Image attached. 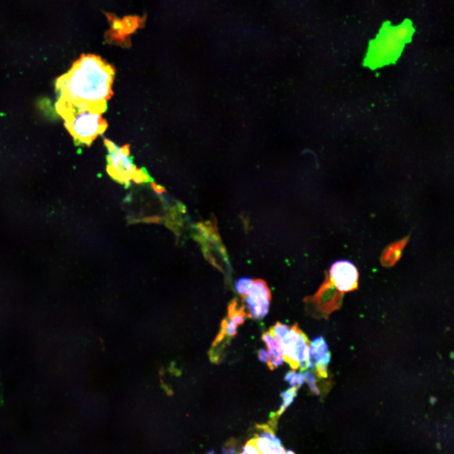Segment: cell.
Instances as JSON below:
<instances>
[{
	"label": "cell",
	"instance_id": "obj_9",
	"mask_svg": "<svg viewBox=\"0 0 454 454\" xmlns=\"http://www.w3.org/2000/svg\"><path fill=\"white\" fill-rule=\"evenodd\" d=\"M309 357L308 368L315 370L318 378H326L328 364L331 361V355L327 344L322 337H317L312 341Z\"/></svg>",
	"mask_w": 454,
	"mask_h": 454
},
{
	"label": "cell",
	"instance_id": "obj_11",
	"mask_svg": "<svg viewBox=\"0 0 454 454\" xmlns=\"http://www.w3.org/2000/svg\"><path fill=\"white\" fill-rule=\"evenodd\" d=\"M409 240V237L403 238L399 241L389 245L383 252L380 263L383 267L388 268L393 267L400 260L403 251Z\"/></svg>",
	"mask_w": 454,
	"mask_h": 454
},
{
	"label": "cell",
	"instance_id": "obj_7",
	"mask_svg": "<svg viewBox=\"0 0 454 454\" xmlns=\"http://www.w3.org/2000/svg\"><path fill=\"white\" fill-rule=\"evenodd\" d=\"M342 296L343 293L337 290L327 277L318 292L313 297H307L304 302L307 309H310L308 311L314 308L313 313L316 311L327 314L338 307V302Z\"/></svg>",
	"mask_w": 454,
	"mask_h": 454
},
{
	"label": "cell",
	"instance_id": "obj_4",
	"mask_svg": "<svg viewBox=\"0 0 454 454\" xmlns=\"http://www.w3.org/2000/svg\"><path fill=\"white\" fill-rule=\"evenodd\" d=\"M235 289L246 304L249 318L262 319L268 315L272 293L265 281L242 277L236 282Z\"/></svg>",
	"mask_w": 454,
	"mask_h": 454
},
{
	"label": "cell",
	"instance_id": "obj_5",
	"mask_svg": "<svg viewBox=\"0 0 454 454\" xmlns=\"http://www.w3.org/2000/svg\"><path fill=\"white\" fill-rule=\"evenodd\" d=\"M104 144L108 151L107 173L119 184L129 187L130 181L140 176L143 169L137 168L133 163L129 144L119 147L109 139H105Z\"/></svg>",
	"mask_w": 454,
	"mask_h": 454
},
{
	"label": "cell",
	"instance_id": "obj_13",
	"mask_svg": "<svg viewBox=\"0 0 454 454\" xmlns=\"http://www.w3.org/2000/svg\"><path fill=\"white\" fill-rule=\"evenodd\" d=\"M299 389L295 386H291L290 388L285 391L281 392V396L283 398V405L281 408L280 411H283L286 409L291 403L293 402V400L297 395V392Z\"/></svg>",
	"mask_w": 454,
	"mask_h": 454
},
{
	"label": "cell",
	"instance_id": "obj_12",
	"mask_svg": "<svg viewBox=\"0 0 454 454\" xmlns=\"http://www.w3.org/2000/svg\"><path fill=\"white\" fill-rule=\"evenodd\" d=\"M285 380L288 382L291 386L297 387L299 389L305 381L304 373H297L293 370L289 371L285 376Z\"/></svg>",
	"mask_w": 454,
	"mask_h": 454
},
{
	"label": "cell",
	"instance_id": "obj_3",
	"mask_svg": "<svg viewBox=\"0 0 454 454\" xmlns=\"http://www.w3.org/2000/svg\"><path fill=\"white\" fill-rule=\"evenodd\" d=\"M66 129L77 144L90 146L107 128L102 113L95 111H77L63 117Z\"/></svg>",
	"mask_w": 454,
	"mask_h": 454
},
{
	"label": "cell",
	"instance_id": "obj_14",
	"mask_svg": "<svg viewBox=\"0 0 454 454\" xmlns=\"http://www.w3.org/2000/svg\"><path fill=\"white\" fill-rule=\"evenodd\" d=\"M305 381L307 383L309 389L311 390L313 393L316 395H319L320 391L317 386V380L315 373L312 371H306L304 373Z\"/></svg>",
	"mask_w": 454,
	"mask_h": 454
},
{
	"label": "cell",
	"instance_id": "obj_16",
	"mask_svg": "<svg viewBox=\"0 0 454 454\" xmlns=\"http://www.w3.org/2000/svg\"><path fill=\"white\" fill-rule=\"evenodd\" d=\"M144 223L160 224L162 222V218L158 216L147 217L142 220Z\"/></svg>",
	"mask_w": 454,
	"mask_h": 454
},
{
	"label": "cell",
	"instance_id": "obj_17",
	"mask_svg": "<svg viewBox=\"0 0 454 454\" xmlns=\"http://www.w3.org/2000/svg\"><path fill=\"white\" fill-rule=\"evenodd\" d=\"M151 184L153 189L154 190V191L157 192V193L162 194L163 193H164V192H166V190L164 187L156 184L155 181H151Z\"/></svg>",
	"mask_w": 454,
	"mask_h": 454
},
{
	"label": "cell",
	"instance_id": "obj_15",
	"mask_svg": "<svg viewBox=\"0 0 454 454\" xmlns=\"http://www.w3.org/2000/svg\"><path fill=\"white\" fill-rule=\"evenodd\" d=\"M258 359L263 363H267L268 362V354L267 351L261 349L258 351Z\"/></svg>",
	"mask_w": 454,
	"mask_h": 454
},
{
	"label": "cell",
	"instance_id": "obj_2",
	"mask_svg": "<svg viewBox=\"0 0 454 454\" xmlns=\"http://www.w3.org/2000/svg\"><path fill=\"white\" fill-rule=\"evenodd\" d=\"M413 33L411 25L406 23L398 27H386L371 45L369 63L380 66L393 61L400 55L404 45Z\"/></svg>",
	"mask_w": 454,
	"mask_h": 454
},
{
	"label": "cell",
	"instance_id": "obj_6",
	"mask_svg": "<svg viewBox=\"0 0 454 454\" xmlns=\"http://www.w3.org/2000/svg\"><path fill=\"white\" fill-rule=\"evenodd\" d=\"M110 29L105 33V40L108 43L128 47L130 45V37L144 25L145 17L138 16H126L120 19L115 15L105 13Z\"/></svg>",
	"mask_w": 454,
	"mask_h": 454
},
{
	"label": "cell",
	"instance_id": "obj_1",
	"mask_svg": "<svg viewBox=\"0 0 454 454\" xmlns=\"http://www.w3.org/2000/svg\"><path fill=\"white\" fill-rule=\"evenodd\" d=\"M115 68L100 56L82 54L66 74L57 79L56 105L70 111L92 110L104 112L114 95L112 86Z\"/></svg>",
	"mask_w": 454,
	"mask_h": 454
},
{
	"label": "cell",
	"instance_id": "obj_10",
	"mask_svg": "<svg viewBox=\"0 0 454 454\" xmlns=\"http://www.w3.org/2000/svg\"><path fill=\"white\" fill-rule=\"evenodd\" d=\"M262 339L268 348V366L270 370H273L283 363L281 348L275 338L272 328L263 334Z\"/></svg>",
	"mask_w": 454,
	"mask_h": 454
},
{
	"label": "cell",
	"instance_id": "obj_8",
	"mask_svg": "<svg viewBox=\"0 0 454 454\" xmlns=\"http://www.w3.org/2000/svg\"><path fill=\"white\" fill-rule=\"evenodd\" d=\"M359 272L356 267L348 261H339L331 266L329 280L341 293L352 292L359 286Z\"/></svg>",
	"mask_w": 454,
	"mask_h": 454
}]
</instances>
